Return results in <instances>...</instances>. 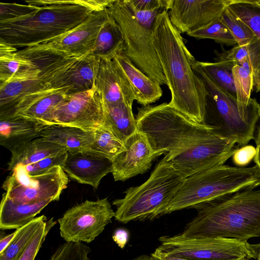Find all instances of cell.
Returning <instances> with one entry per match:
<instances>
[{
	"label": "cell",
	"mask_w": 260,
	"mask_h": 260,
	"mask_svg": "<svg viewBox=\"0 0 260 260\" xmlns=\"http://www.w3.org/2000/svg\"><path fill=\"white\" fill-rule=\"evenodd\" d=\"M17 233V229L13 233L4 236L0 240V253L2 252L10 244L15 238Z\"/></svg>",
	"instance_id": "obj_46"
},
{
	"label": "cell",
	"mask_w": 260,
	"mask_h": 260,
	"mask_svg": "<svg viewBox=\"0 0 260 260\" xmlns=\"http://www.w3.org/2000/svg\"><path fill=\"white\" fill-rule=\"evenodd\" d=\"M54 124L70 126L92 132L105 126V110L103 97L95 86L69 95L55 111Z\"/></svg>",
	"instance_id": "obj_15"
},
{
	"label": "cell",
	"mask_w": 260,
	"mask_h": 260,
	"mask_svg": "<svg viewBox=\"0 0 260 260\" xmlns=\"http://www.w3.org/2000/svg\"><path fill=\"white\" fill-rule=\"evenodd\" d=\"M158 240L159 249L190 260L256 259L258 252L257 244L233 238H187L178 234Z\"/></svg>",
	"instance_id": "obj_10"
},
{
	"label": "cell",
	"mask_w": 260,
	"mask_h": 260,
	"mask_svg": "<svg viewBox=\"0 0 260 260\" xmlns=\"http://www.w3.org/2000/svg\"><path fill=\"white\" fill-rule=\"evenodd\" d=\"M257 246L258 248H260V242L258 244H257Z\"/></svg>",
	"instance_id": "obj_51"
},
{
	"label": "cell",
	"mask_w": 260,
	"mask_h": 260,
	"mask_svg": "<svg viewBox=\"0 0 260 260\" xmlns=\"http://www.w3.org/2000/svg\"><path fill=\"white\" fill-rule=\"evenodd\" d=\"M228 7L252 30L253 37L247 45L253 89L260 91V3L258 0H229Z\"/></svg>",
	"instance_id": "obj_21"
},
{
	"label": "cell",
	"mask_w": 260,
	"mask_h": 260,
	"mask_svg": "<svg viewBox=\"0 0 260 260\" xmlns=\"http://www.w3.org/2000/svg\"><path fill=\"white\" fill-rule=\"evenodd\" d=\"M56 222L53 218L47 220L37 232L17 260H35L46 236Z\"/></svg>",
	"instance_id": "obj_38"
},
{
	"label": "cell",
	"mask_w": 260,
	"mask_h": 260,
	"mask_svg": "<svg viewBox=\"0 0 260 260\" xmlns=\"http://www.w3.org/2000/svg\"><path fill=\"white\" fill-rule=\"evenodd\" d=\"M197 215L179 234L247 241L260 236V190L245 189L200 204Z\"/></svg>",
	"instance_id": "obj_3"
},
{
	"label": "cell",
	"mask_w": 260,
	"mask_h": 260,
	"mask_svg": "<svg viewBox=\"0 0 260 260\" xmlns=\"http://www.w3.org/2000/svg\"><path fill=\"white\" fill-rule=\"evenodd\" d=\"M240 260H249V259H246V258H243V259H240Z\"/></svg>",
	"instance_id": "obj_52"
},
{
	"label": "cell",
	"mask_w": 260,
	"mask_h": 260,
	"mask_svg": "<svg viewBox=\"0 0 260 260\" xmlns=\"http://www.w3.org/2000/svg\"><path fill=\"white\" fill-rule=\"evenodd\" d=\"M151 255L155 260H190L188 258L165 252L157 247Z\"/></svg>",
	"instance_id": "obj_45"
},
{
	"label": "cell",
	"mask_w": 260,
	"mask_h": 260,
	"mask_svg": "<svg viewBox=\"0 0 260 260\" xmlns=\"http://www.w3.org/2000/svg\"><path fill=\"white\" fill-rule=\"evenodd\" d=\"M232 72L238 103L242 107L247 108L253 89L252 74L248 59L241 66L235 65Z\"/></svg>",
	"instance_id": "obj_34"
},
{
	"label": "cell",
	"mask_w": 260,
	"mask_h": 260,
	"mask_svg": "<svg viewBox=\"0 0 260 260\" xmlns=\"http://www.w3.org/2000/svg\"><path fill=\"white\" fill-rule=\"evenodd\" d=\"M115 215L107 198L86 200L69 208L58 219L60 235L66 242L90 243Z\"/></svg>",
	"instance_id": "obj_13"
},
{
	"label": "cell",
	"mask_w": 260,
	"mask_h": 260,
	"mask_svg": "<svg viewBox=\"0 0 260 260\" xmlns=\"http://www.w3.org/2000/svg\"><path fill=\"white\" fill-rule=\"evenodd\" d=\"M68 155L66 150L46 157L37 162L25 166H22L25 172L30 176H36L43 174L55 166H62Z\"/></svg>",
	"instance_id": "obj_39"
},
{
	"label": "cell",
	"mask_w": 260,
	"mask_h": 260,
	"mask_svg": "<svg viewBox=\"0 0 260 260\" xmlns=\"http://www.w3.org/2000/svg\"><path fill=\"white\" fill-rule=\"evenodd\" d=\"M109 15L107 8L93 12L72 29L53 39L17 52L39 68L52 59L85 55L92 52L99 31Z\"/></svg>",
	"instance_id": "obj_9"
},
{
	"label": "cell",
	"mask_w": 260,
	"mask_h": 260,
	"mask_svg": "<svg viewBox=\"0 0 260 260\" xmlns=\"http://www.w3.org/2000/svg\"><path fill=\"white\" fill-rule=\"evenodd\" d=\"M39 6L16 3H0V21L14 19L29 14Z\"/></svg>",
	"instance_id": "obj_40"
},
{
	"label": "cell",
	"mask_w": 260,
	"mask_h": 260,
	"mask_svg": "<svg viewBox=\"0 0 260 260\" xmlns=\"http://www.w3.org/2000/svg\"><path fill=\"white\" fill-rule=\"evenodd\" d=\"M40 73L38 66L24 69L0 83V115L10 112L25 96L40 88Z\"/></svg>",
	"instance_id": "obj_22"
},
{
	"label": "cell",
	"mask_w": 260,
	"mask_h": 260,
	"mask_svg": "<svg viewBox=\"0 0 260 260\" xmlns=\"http://www.w3.org/2000/svg\"><path fill=\"white\" fill-rule=\"evenodd\" d=\"M105 105V124L112 134L124 143L137 131L132 106L124 102Z\"/></svg>",
	"instance_id": "obj_28"
},
{
	"label": "cell",
	"mask_w": 260,
	"mask_h": 260,
	"mask_svg": "<svg viewBox=\"0 0 260 260\" xmlns=\"http://www.w3.org/2000/svg\"><path fill=\"white\" fill-rule=\"evenodd\" d=\"M69 95L52 89L40 88L23 98L9 113L1 117L15 116L54 125V115Z\"/></svg>",
	"instance_id": "obj_18"
},
{
	"label": "cell",
	"mask_w": 260,
	"mask_h": 260,
	"mask_svg": "<svg viewBox=\"0 0 260 260\" xmlns=\"http://www.w3.org/2000/svg\"><path fill=\"white\" fill-rule=\"evenodd\" d=\"M61 168L71 179L96 189L102 179L112 172V162L107 158L83 150L68 152Z\"/></svg>",
	"instance_id": "obj_20"
},
{
	"label": "cell",
	"mask_w": 260,
	"mask_h": 260,
	"mask_svg": "<svg viewBox=\"0 0 260 260\" xmlns=\"http://www.w3.org/2000/svg\"><path fill=\"white\" fill-rule=\"evenodd\" d=\"M98 63V58L91 53L51 60L39 67L40 88L67 95L88 90L94 86Z\"/></svg>",
	"instance_id": "obj_11"
},
{
	"label": "cell",
	"mask_w": 260,
	"mask_h": 260,
	"mask_svg": "<svg viewBox=\"0 0 260 260\" xmlns=\"http://www.w3.org/2000/svg\"><path fill=\"white\" fill-rule=\"evenodd\" d=\"M196 61L193 69L208 92L204 124L213 128L218 135L235 141L239 146L246 145L254 139L260 104L256 99L251 98L247 108L242 107L237 98L217 85Z\"/></svg>",
	"instance_id": "obj_8"
},
{
	"label": "cell",
	"mask_w": 260,
	"mask_h": 260,
	"mask_svg": "<svg viewBox=\"0 0 260 260\" xmlns=\"http://www.w3.org/2000/svg\"><path fill=\"white\" fill-rule=\"evenodd\" d=\"M125 150L117 155L112 161L114 179L125 181L146 172L154 160L164 152L154 150L146 135L138 131L124 142Z\"/></svg>",
	"instance_id": "obj_17"
},
{
	"label": "cell",
	"mask_w": 260,
	"mask_h": 260,
	"mask_svg": "<svg viewBox=\"0 0 260 260\" xmlns=\"http://www.w3.org/2000/svg\"><path fill=\"white\" fill-rule=\"evenodd\" d=\"M91 249L82 242H66L60 245L49 260H90Z\"/></svg>",
	"instance_id": "obj_37"
},
{
	"label": "cell",
	"mask_w": 260,
	"mask_h": 260,
	"mask_svg": "<svg viewBox=\"0 0 260 260\" xmlns=\"http://www.w3.org/2000/svg\"><path fill=\"white\" fill-rule=\"evenodd\" d=\"M17 48L0 41V83L4 82L24 69L37 67L17 52Z\"/></svg>",
	"instance_id": "obj_31"
},
{
	"label": "cell",
	"mask_w": 260,
	"mask_h": 260,
	"mask_svg": "<svg viewBox=\"0 0 260 260\" xmlns=\"http://www.w3.org/2000/svg\"><path fill=\"white\" fill-rule=\"evenodd\" d=\"M258 121V124L256 126V131L254 137V140L256 145H260V116Z\"/></svg>",
	"instance_id": "obj_48"
},
{
	"label": "cell",
	"mask_w": 260,
	"mask_h": 260,
	"mask_svg": "<svg viewBox=\"0 0 260 260\" xmlns=\"http://www.w3.org/2000/svg\"><path fill=\"white\" fill-rule=\"evenodd\" d=\"M119 25L124 39L123 51L140 70L160 85L167 82L153 44L154 25L162 9L136 10L129 0H113L107 8Z\"/></svg>",
	"instance_id": "obj_6"
},
{
	"label": "cell",
	"mask_w": 260,
	"mask_h": 260,
	"mask_svg": "<svg viewBox=\"0 0 260 260\" xmlns=\"http://www.w3.org/2000/svg\"><path fill=\"white\" fill-rule=\"evenodd\" d=\"M197 64L220 87L236 97L232 70L236 65L229 61H196Z\"/></svg>",
	"instance_id": "obj_32"
},
{
	"label": "cell",
	"mask_w": 260,
	"mask_h": 260,
	"mask_svg": "<svg viewBox=\"0 0 260 260\" xmlns=\"http://www.w3.org/2000/svg\"><path fill=\"white\" fill-rule=\"evenodd\" d=\"M256 260H260V248L258 249V255Z\"/></svg>",
	"instance_id": "obj_50"
},
{
	"label": "cell",
	"mask_w": 260,
	"mask_h": 260,
	"mask_svg": "<svg viewBox=\"0 0 260 260\" xmlns=\"http://www.w3.org/2000/svg\"><path fill=\"white\" fill-rule=\"evenodd\" d=\"M256 153L253 160L255 165L260 169V145H256Z\"/></svg>",
	"instance_id": "obj_47"
},
{
	"label": "cell",
	"mask_w": 260,
	"mask_h": 260,
	"mask_svg": "<svg viewBox=\"0 0 260 260\" xmlns=\"http://www.w3.org/2000/svg\"><path fill=\"white\" fill-rule=\"evenodd\" d=\"M110 0H32L39 6L19 18L0 21V41L16 48H28L53 39L75 28L92 13L106 9Z\"/></svg>",
	"instance_id": "obj_2"
},
{
	"label": "cell",
	"mask_w": 260,
	"mask_h": 260,
	"mask_svg": "<svg viewBox=\"0 0 260 260\" xmlns=\"http://www.w3.org/2000/svg\"><path fill=\"white\" fill-rule=\"evenodd\" d=\"M197 39H210L228 46H235L237 42L228 27L218 17L207 25L187 34Z\"/></svg>",
	"instance_id": "obj_35"
},
{
	"label": "cell",
	"mask_w": 260,
	"mask_h": 260,
	"mask_svg": "<svg viewBox=\"0 0 260 260\" xmlns=\"http://www.w3.org/2000/svg\"><path fill=\"white\" fill-rule=\"evenodd\" d=\"M64 150L63 147L43 137L35 139L11 152L8 170L13 171L18 167L34 164Z\"/></svg>",
	"instance_id": "obj_27"
},
{
	"label": "cell",
	"mask_w": 260,
	"mask_h": 260,
	"mask_svg": "<svg viewBox=\"0 0 260 260\" xmlns=\"http://www.w3.org/2000/svg\"><path fill=\"white\" fill-rule=\"evenodd\" d=\"M258 2L260 3V0H258Z\"/></svg>",
	"instance_id": "obj_53"
},
{
	"label": "cell",
	"mask_w": 260,
	"mask_h": 260,
	"mask_svg": "<svg viewBox=\"0 0 260 260\" xmlns=\"http://www.w3.org/2000/svg\"><path fill=\"white\" fill-rule=\"evenodd\" d=\"M112 59L126 76L139 104L148 106L161 97L160 85L137 68L123 51L116 54Z\"/></svg>",
	"instance_id": "obj_24"
},
{
	"label": "cell",
	"mask_w": 260,
	"mask_h": 260,
	"mask_svg": "<svg viewBox=\"0 0 260 260\" xmlns=\"http://www.w3.org/2000/svg\"><path fill=\"white\" fill-rule=\"evenodd\" d=\"M68 182V176L60 166L36 176L29 175L19 166L7 176L2 188L13 202L31 204L47 199L58 201Z\"/></svg>",
	"instance_id": "obj_12"
},
{
	"label": "cell",
	"mask_w": 260,
	"mask_h": 260,
	"mask_svg": "<svg viewBox=\"0 0 260 260\" xmlns=\"http://www.w3.org/2000/svg\"><path fill=\"white\" fill-rule=\"evenodd\" d=\"M221 18L238 45H248L253 37L252 30L236 15L228 6L223 10Z\"/></svg>",
	"instance_id": "obj_36"
},
{
	"label": "cell",
	"mask_w": 260,
	"mask_h": 260,
	"mask_svg": "<svg viewBox=\"0 0 260 260\" xmlns=\"http://www.w3.org/2000/svg\"><path fill=\"white\" fill-rule=\"evenodd\" d=\"M239 147L235 141L223 138L213 131L190 148L167 158L187 178L224 165Z\"/></svg>",
	"instance_id": "obj_14"
},
{
	"label": "cell",
	"mask_w": 260,
	"mask_h": 260,
	"mask_svg": "<svg viewBox=\"0 0 260 260\" xmlns=\"http://www.w3.org/2000/svg\"><path fill=\"white\" fill-rule=\"evenodd\" d=\"M256 148L252 145H246L239 148L232 156L233 162L239 167L248 165L255 156Z\"/></svg>",
	"instance_id": "obj_42"
},
{
	"label": "cell",
	"mask_w": 260,
	"mask_h": 260,
	"mask_svg": "<svg viewBox=\"0 0 260 260\" xmlns=\"http://www.w3.org/2000/svg\"><path fill=\"white\" fill-rule=\"evenodd\" d=\"M0 144L11 152L32 140L41 137L47 126L21 117H0Z\"/></svg>",
	"instance_id": "obj_23"
},
{
	"label": "cell",
	"mask_w": 260,
	"mask_h": 260,
	"mask_svg": "<svg viewBox=\"0 0 260 260\" xmlns=\"http://www.w3.org/2000/svg\"><path fill=\"white\" fill-rule=\"evenodd\" d=\"M229 2V0H169L168 13L178 31L187 34L221 17Z\"/></svg>",
	"instance_id": "obj_16"
},
{
	"label": "cell",
	"mask_w": 260,
	"mask_h": 260,
	"mask_svg": "<svg viewBox=\"0 0 260 260\" xmlns=\"http://www.w3.org/2000/svg\"><path fill=\"white\" fill-rule=\"evenodd\" d=\"M216 61H229L236 65H240L248 59L247 46H240L238 44L229 50H223L220 53H216Z\"/></svg>",
	"instance_id": "obj_41"
},
{
	"label": "cell",
	"mask_w": 260,
	"mask_h": 260,
	"mask_svg": "<svg viewBox=\"0 0 260 260\" xmlns=\"http://www.w3.org/2000/svg\"><path fill=\"white\" fill-rule=\"evenodd\" d=\"M98 58L94 86L101 94L104 103L124 102L133 106L134 94L124 73L112 58Z\"/></svg>",
	"instance_id": "obj_19"
},
{
	"label": "cell",
	"mask_w": 260,
	"mask_h": 260,
	"mask_svg": "<svg viewBox=\"0 0 260 260\" xmlns=\"http://www.w3.org/2000/svg\"><path fill=\"white\" fill-rule=\"evenodd\" d=\"M42 215L17 229V233L10 244L1 253L0 260H17L39 229L47 221Z\"/></svg>",
	"instance_id": "obj_30"
},
{
	"label": "cell",
	"mask_w": 260,
	"mask_h": 260,
	"mask_svg": "<svg viewBox=\"0 0 260 260\" xmlns=\"http://www.w3.org/2000/svg\"><path fill=\"white\" fill-rule=\"evenodd\" d=\"M128 232L123 229L116 230L112 236L113 240L121 249L125 247L128 241Z\"/></svg>",
	"instance_id": "obj_44"
},
{
	"label": "cell",
	"mask_w": 260,
	"mask_h": 260,
	"mask_svg": "<svg viewBox=\"0 0 260 260\" xmlns=\"http://www.w3.org/2000/svg\"><path fill=\"white\" fill-rule=\"evenodd\" d=\"M53 201V199H47L31 204H16L4 193L0 206L1 229L17 230L23 226Z\"/></svg>",
	"instance_id": "obj_25"
},
{
	"label": "cell",
	"mask_w": 260,
	"mask_h": 260,
	"mask_svg": "<svg viewBox=\"0 0 260 260\" xmlns=\"http://www.w3.org/2000/svg\"><path fill=\"white\" fill-rule=\"evenodd\" d=\"M135 9L139 11H151L162 9L168 11L169 0H129Z\"/></svg>",
	"instance_id": "obj_43"
},
{
	"label": "cell",
	"mask_w": 260,
	"mask_h": 260,
	"mask_svg": "<svg viewBox=\"0 0 260 260\" xmlns=\"http://www.w3.org/2000/svg\"><path fill=\"white\" fill-rule=\"evenodd\" d=\"M186 178L165 156L144 183L127 189L124 198L113 201L116 207L115 219L126 223L160 217Z\"/></svg>",
	"instance_id": "obj_7"
},
{
	"label": "cell",
	"mask_w": 260,
	"mask_h": 260,
	"mask_svg": "<svg viewBox=\"0 0 260 260\" xmlns=\"http://www.w3.org/2000/svg\"><path fill=\"white\" fill-rule=\"evenodd\" d=\"M94 140L85 150L112 161L115 157L125 150L124 143L118 139L106 127L94 131Z\"/></svg>",
	"instance_id": "obj_33"
},
{
	"label": "cell",
	"mask_w": 260,
	"mask_h": 260,
	"mask_svg": "<svg viewBox=\"0 0 260 260\" xmlns=\"http://www.w3.org/2000/svg\"><path fill=\"white\" fill-rule=\"evenodd\" d=\"M137 131L145 134L152 148L170 158L190 148L209 133L211 127L196 123L168 103L138 108Z\"/></svg>",
	"instance_id": "obj_5"
},
{
	"label": "cell",
	"mask_w": 260,
	"mask_h": 260,
	"mask_svg": "<svg viewBox=\"0 0 260 260\" xmlns=\"http://www.w3.org/2000/svg\"><path fill=\"white\" fill-rule=\"evenodd\" d=\"M128 260H155L150 255L143 254Z\"/></svg>",
	"instance_id": "obj_49"
},
{
	"label": "cell",
	"mask_w": 260,
	"mask_h": 260,
	"mask_svg": "<svg viewBox=\"0 0 260 260\" xmlns=\"http://www.w3.org/2000/svg\"><path fill=\"white\" fill-rule=\"evenodd\" d=\"M125 49L120 28L109 14L99 31L91 53L99 58H112L116 54L124 51Z\"/></svg>",
	"instance_id": "obj_29"
},
{
	"label": "cell",
	"mask_w": 260,
	"mask_h": 260,
	"mask_svg": "<svg viewBox=\"0 0 260 260\" xmlns=\"http://www.w3.org/2000/svg\"><path fill=\"white\" fill-rule=\"evenodd\" d=\"M260 185V169L221 165L187 177L160 216Z\"/></svg>",
	"instance_id": "obj_4"
},
{
	"label": "cell",
	"mask_w": 260,
	"mask_h": 260,
	"mask_svg": "<svg viewBox=\"0 0 260 260\" xmlns=\"http://www.w3.org/2000/svg\"><path fill=\"white\" fill-rule=\"evenodd\" d=\"M41 137L63 147L68 152L86 150L94 140V131L56 124L46 127Z\"/></svg>",
	"instance_id": "obj_26"
},
{
	"label": "cell",
	"mask_w": 260,
	"mask_h": 260,
	"mask_svg": "<svg viewBox=\"0 0 260 260\" xmlns=\"http://www.w3.org/2000/svg\"><path fill=\"white\" fill-rule=\"evenodd\" d=\"M153 44L170 90L169 105L192 121L204 124L208 92L193 66L196 60L181 33L164 10L155 20Z\"/></svg>",
	"instance_id": "obj_1"
}]
</instances>
